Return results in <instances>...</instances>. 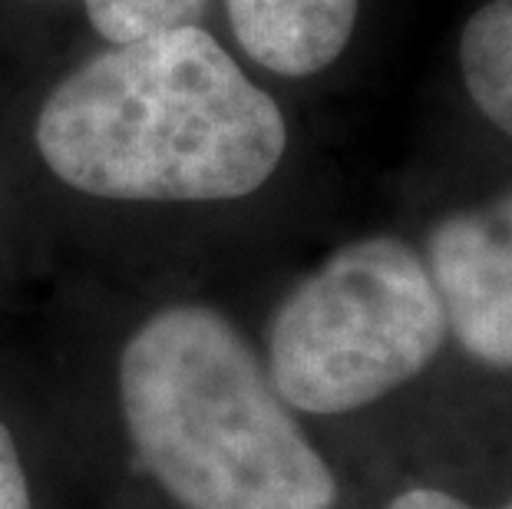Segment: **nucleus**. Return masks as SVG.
I'll return each mask as SVG.
<instances>
[{
  "label": "nucleus",
  "instance_id": "nucleus-9",
  "mask_svg": "<svg viewBox=\"0 0 512 509\" xmlns=\"http://www.w3.org/2000/svg\"><path fill=\"white\" fill-rule=\"evenodd\" d=\"M387 509H473L466 506L463 500H456V496L443 493V490H430V486H417V490H407L400 493L394 503ZM499 509H512V503L499 506Z\"/></svg>",
  "mask_w": 512,
  "mask_h": 509
},
{
  "label": "nucleus",
  "instance_id": "nucleus-5",
  "mask_svg": "<svg viewBox=\"0 0 512 509\" xmlns=\"http://www.w3.org/2000/svg\"><path fill=\"white\" fill-rule=\"evenodd\" d=\"M242 50L281 77H311L341 57L361 0H225Z\"/></svg>",
  "mask_w": 512,
  "mask_h": 509
},
{
  "label": "nucleus",
  "instance_id": "nucleus-3",
  "mask_svg": "<svg viewBox=\"0 0 512 509\" xmlns=\"http://www.w3.org/2000/svg\"><path fill=\"white\" fill-rule=\"evenodd\" d=\"M446 331L423 258L374 235L334 252L285 298L265 371L291 410L351 414L427 371Z\"/></svg>",
  "mask_w": 512,
  "mask_h": 509
},
{
  "label": "nucleus",
  "instance_id": "nucleus-1",
  "mask_svg": "<svg viewBox=\"0 0 512 509\" xmlns=\"http://www.w3.org/2000/svg\"><path fill=\"white\" fill-rule=\"evenodd\" d=\"M37 146L96 199L225 202L271 179L288 126L219 40L185 27L83 63L43 103Z\"/></svg>",
  "mask_w": 512,
  "mask_h": 509
},
{
  "label": "nucleus",
  "instance_id": "nucleus-7",
  "mask_svg": "<svg viewBox=\"0 0 512 509\" xmlns=\"http://www.w3.org/2000/svg\"><path fill=\"white\" fill-rule=\"evenodd\" d=\"M209 0H86V14L113 47L169 30L199 27Z\"/></svg>",
  "mask_w": 512,
  "mask_h": 509
},
{
  "label": "nucleus",
  "instance_id": "nucleus-8",
  "mask_svg": "<svg viewBox=\"0 0 512 509\" xmlns=\"http://www.w3.org/2000/svg\"><path fill=\"white\" fill-rule=\"evenodd\" d=\"M0 509H34L24 463H20L17 443L4 427V420H0Z\"/></svg>",
  "mask_w": 512,
  "mask_h": 509
},
{
  "label": "nucleus",
  "instance_id": "nucleus-4",
  "mask_svg": "<svg viewBox=\"0 0 512 509\" xmlns=\"http://www.w3.org/2000/svg\"><path fill=\"white\" fill-rule=\"evenodd\" d=\"M427 272L446 328L473 357L512 367V192L443 219L427 242Z\"/></svg>",
  "mask_w": 512,
  "mask_h": 509
},
{
  "label": "nucleus",
  "instance_id": "nucleus-2",
  "mask_svg": "<svg viewBox=\"0 0 512 509\" xmlns=\"http://www.w3.org/2000/svg\"><path fill=\"white\" fill-rule=\"evenodd\" d=\"M119 407L182 509H331L337 480L252 344L205 305L166 308L126 341Z\"/></svg>",
  "mask_w": 512,
  "mask_h": 509
},
{
  "label": "nucleus",
  "instance_id": "nucleus-6",
  "mask_svg": "<svg viewBox=\"0 0 512 509\" xmlns=\"http://www.w3.org/2000/svg\"><path fill=\"white\" fill-rule=\"evenodd\" d=\"M460 67L479 113L512 136V0H493L470 17L460 37Z\"/></svg>",
  "mask_w": 512,
  "mask_h": 509
}]
</instances>
